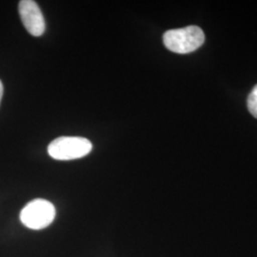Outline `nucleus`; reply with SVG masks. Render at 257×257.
<instances>
[{
	"label": "nucleus",
	"instance_id": "5",
	"mask_svg": "<svg viewBox=\"0 0 257 257\" xmlns=\"http://www.w3.org/2000/svg\"><path fill=\"white\" fill-rule=\"evenodd\" d=\"M248 108L249 112L257 118V85L248 94Z\"/></svg>",
	"mask_w": 257,
	"mask_h": 257
},
{
	"label": "nucleus",
	"instance_id": "3",
	"mask_svg": "<svg viewBox=\"0 0 257 257\" xmlns=\"http://www.w3.org/2000/svg\"><path fill=\"white\" fill-rule=\"evenodd\" d=\"M55 206L45 199H35L22 209L20 220L22 224L32 230H42L50 226L55 220Z\"/></svg>",
	"mask_w": 257,
	"mask_h": 257
},
{
	"label": "nucleus",
	"instance_id": "4",
	"mask_svg": "<svg viewBox=\"0 0 257 257\" xmlns=\"http://www.w3.org/2000/svg\"><path fill=\"white\" fill-rule=\"evenodd\" d=\"M19 16L28 33L34 37H40L45 32V20L37 2L21 0L19 4Z\"/></svg>",
	"mask_w": 257,
	"mask_h": 257
},
{
	"label": "nucleus",
	"instance_id": "2",
	"mask_svg": "<svg viewBox=\"0 0 257 257\" xmlns=\"http://www.w3.org/2000/svg\"><path fill=\"white\" fill-rule=\"evenodd\" d=\"M92 149V143L87 138L61 137L51 142L48 154L56 160H74L89 155Z\"/></svg>",
	"mask_w": 257,
	"mask_h": 257
},
{
	"label": "nucleus",
	"instance_id": "1",
	"mask_svg": "<svg viewBox=\"0 0 257 257\" xmlns=\"http://www.w3.org/2000/svg\"><path fill=\"white\" fill-rule=\"evenodd\" d=\"M205 35L197 26H188L167 31L163 42L168 50L176 54H190L203 45Z\"/></svg>",
	"mask_w": 257,
	"mask_h": 257
},
{
	"label": "nucleus",
	"instance_id": "6",
	"mask_svg": "<svg viewBox=\"0 0 257 257\" xmlns=\"http://www.w3.org/2000/svg\"><path fill=\"white\" fill-rule=\"evenodd\" d=\"M3 92H4V88H3V84L0 80V104H1V100H2V97H3Z\"/></svg>",
	"mask_w": 257,
	"mask_h": 257
}]
</instances>
